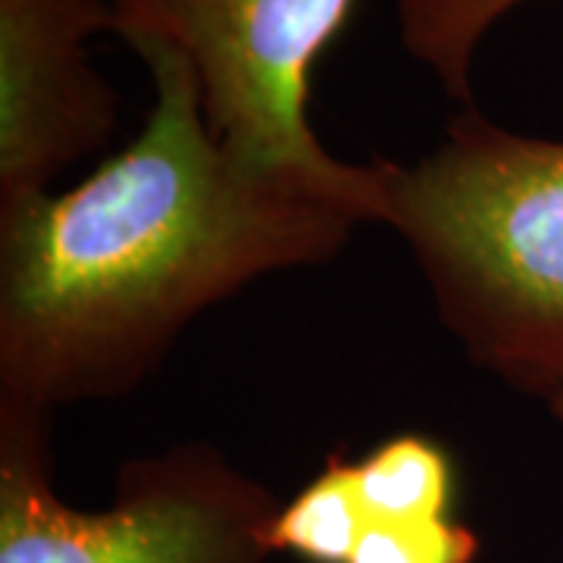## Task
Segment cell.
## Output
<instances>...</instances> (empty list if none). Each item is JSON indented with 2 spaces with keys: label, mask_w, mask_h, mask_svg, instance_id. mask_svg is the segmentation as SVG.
Returning a JSON list of instances; mask_svg holds the SVG:
<instances>
[{
  "label": "cell",
  "mask_w": 563,
  "mask_h": 563,
  "mask_svg": "<svg viewBox=\"0 0 563 563\" xmlns=\"http://www.w3.org/2000/svg\"><path fill=\"white\" fill-rule=\"evenodd\" d=\"M135 57L154 85L139 135L76 185L0 207V398L117 401L210 307L335 261L366 225L317 185L229 154L179 51Z\"/></svg>",
  "instance_id": "obj_1"
},
{
  "label": "cell",
  "mask_w": 563,
  "mask_h": 563,
  "mask_svg": "<svg viewBox=\"0 0 563 563\" xmlns=\"http://www.w3.org/2000/svg\"><path fill=\"white\" fill-rule=\"evenodd\" d=\"M383 225L470 361L529 398H561L563 141L466 103L420 161L385 163Z\"/></svg>",
  "instance_id": "obj_2"
},
{
  "label": "cell",
  "mask_w": 563,
  "mask_h": 563,
  "mask_svg": "<svg viewBox=\"0 0 563 563\" xmlns=\"http://www.w3.org/2000/svg\"><path fill=\"white\" fill-rule=\"evenodd\" d=\"M54 410L0 398V563H269L279 498L217 444L179 442L120 466L113 501L60 498Z\"/></svg>",
  "instance_id": "obj_3"
},
{
  "label": "cell",
  "mask_w": 563,
  "mask_h": 563,
  "mask_svg": "<svg viewBox=\"0 0 563 563\" xmlns=\"http://www.w3.org/2000/svg\"><path fill=\"white\" fill-rule=\"evenodd\" d=\"M132 51L173 47L188 60L203 113L247 166L310 181L366 222L385 217V161L335 157L310 122L313 69L357 0H110Z\"/></svg>",
  "instance_id": "obj_4"
},
{
  "label": "cell",
  "mask_w": 563,
  "mask_h": 563,
  "mask_svg": "<svg viewBox=\"0 0 563 563\" xmlns=\"http://www.w3.org/2000/svg\"><path fill=\"white\" fill-rule=\"evenodd\" d=\"M110 0H0V207L54 191L120 132L117 88L88 57Z\"/></svg>",
  "instance_id": "obj_5"
},
{
  "label": "cell",
  "mask_w": 563,
  "mask_h": 563,
  "mask_svg": "<svg viewBox=\"0 0 563 563\" xmlns=\"http://www.w3.org/2000/svg\"><path fill=\"white\" fill-rule=\"evenodd\" d=\"M361 488L366 523H432L448 520L457 498V466L448 448L422 432H401L379 442L361 461Z\"/></svg>",
  "instance_id": "obj_6"
},
{
  "label": "cell",
  "mask_w": 563,
  "mask_h": 563,
  "mask_svg": "<svg viewBox=\"0 0 563 563\" xmlns=\"http://www.w3.org/2000/svg\"><path fill=\"white\" fill-rule=\"evenodd\" d=\"M363 529L366 507L354 461L332 451L317 476L279 504L266 539L273 554H291L303 563H347Z\"/></svg>",
  "instance_id": "obj_7"
},
{
  "label": "cell",
  "mask_w": 563,
  "mask_h": 563,
  "mask_svg": "<svg viewBox=\"0 0 563 563\" xmlns=\"http://www.w3.org/2000/svg\"><path fill=\"white\" fill-rule=\"evenodd\" d=\"M526 0H398L401 44L432 69L451 101L473 103V60L483 38Z\"/></svg>",
  "instance_id": "obj_8"
},
{
  "label": "cell",
  "mask_w": 563,
  "mask_h": 563,
  "mask_svg": "<svg viewBox=\"0 0 563 563\" xmlns=\"http://www.w3.org/2000/svg\"><path fill=\"white\" fill-rule=\"evenodd\" d=\"M479 536L454 517L432 523L369 520L347 563H476Z\"/></svg>",
  "instance_id": "obj_9"
},
{
  "label": "cell",
  "mask_w": 563,
  "mask_h": 563,
  "mask_svg": "<svg viewBox=\"0 0 563 563\" xmlns=\"http://www.w3.org/2000/svg\"><path fill=\"white\" fill-rule=\"evenodd\" d=\"M548 410H551V417H554V420H558V426H561V429H563V395H561V398H554V401L548 404Z\"/></svg>",
  "instance_id": "obj_10"
}]
</instances>
